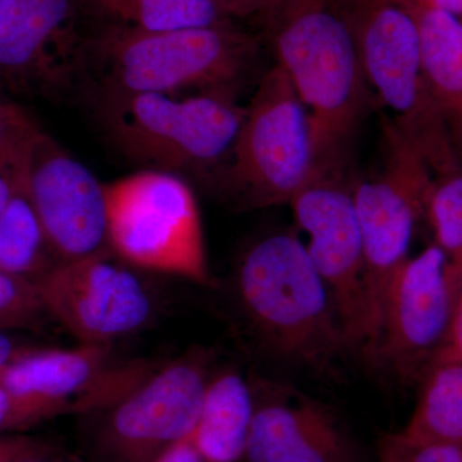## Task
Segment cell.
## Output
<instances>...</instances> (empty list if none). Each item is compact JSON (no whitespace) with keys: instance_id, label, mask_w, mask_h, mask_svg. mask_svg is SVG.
Wrapping results in <instances>:
<instances>
[{"instance_id":"obj_1","label":"cell","mask_w":462,"mask_h":462,"mask_svg":"<svg viewBox=\"0 0 462 462\" xmlns=\"http://www.w3.org/2000/svg\"><path fill=\"white\" fill-rule=\"evenodd\" d=\"M264 32L311 118L315 175L345 173L370 91L345 0H285Z\"/></svg>"},{"instance_id":"obj_2","label":"cell","mask_w":462,"mask_h":462,"mask_svg":"<svg viewBox=\"0 0 462 462\" xmlns=\"http://www.w3.org/2000/svg\"><path fill=\"white\" fill-rule=\"evenodd\" d=\"M258 51L257 36L236 23L147 32L108 20L85 35L84 60L96 62L107 94L200 89L234 96Z\"/></svg>"},{"instance_id":"obj_3","label":"cell","mask_w":462,"mask_h":462,"mask_svg":"<svg viewBox=\"0 0 462 462\" xmlns=\"http://www.w3.org/2000/svg\"><path fill=\"white\" fill-rule=\"evenodd\" d=\"M236 291L252 327L278 354L319 364L346 346L329 289L293 234L254 243L240 258Z\"/></svg>"},{"instance_id":"obj_4","label":"cell","mask_w":462,"mask_h":462,"mask_svg":"<svg viewBox=\"0 0 462 462\" xmlns=\"http://www.w3.org/2000/svg\"><path fill=\"white\" fill-rule=\"evenodd\" d=\"M367 85L391 111L389 123L433 176L462 165L422 66L412 9L400 0H345Z\"/></svg>"},{"instance_id":"obj_5","label":"cell","mask_w":462,"mask_h":462,"mask_svg":"<svg viewBox=\"0 0 462 462\" xmlns=\"http://www.w3.org/2000/svg\"><path fill=\"white\" fill-rule=\"evenodd\" d=\"M245 115L225 93L107 94L103 108L106 129L125 156L172 173L226 166Z\"/></svg>"},{"instance_id":"obj_6","label":"cell","mask_w":462,"mask_h":462,"mask_svg":"<svg viewBox=\"0 0 462 462\" xmlns=\"http://www.w3.org/2000/svg\"><path fill=\"white\" fill-rule=\"evenodd\" d=\"M106 191L112 254L136 270L208 282L199 202L180 175L144 169Z\"/></svg>"},{"instance_id":"obj_7","label":"cell","mask_w":462,"mask_h":462,"mask_svg":"<svg viewBox=\"0 0 462 462\" xmlns=\"http://www.w3.org/2000/svg\"><path fill=\"white\" fill-rule=\"evenodd\" d=\"M223 176L227 190L245 208L289 205L315 176L311 118L276 63L245 107Z\"/></svg>"},{"instance_id":"obj_8","label":"cell","mask_w":462,"mask_h":462,"mask_svg":"<svg viewBox=\"0 0 462 462\" xmlns=\"http://www.w3.org/2000/svg\"><path fill=\"white\" fill-rule=\"evenodd\" d=\"M384 166L352 185L364 247L365 354L373 357L382 327L385 294L409 260L413 231L425 215L433 173L389 120L384 121Z\"/></svg>"},{"instance_id":"obj_9","label":"cell","mask_w":462,"mask_h":462,"mask_svg":"<svg viewBox=\"0 0 462 462\" xmlns=\"http://www.w3.org/2000/svg\"><path fill=\"white\" fill-rule=\"evenodd\" d=\"M209 376L205 356L154 367L102 413L91 436L94 462H156L199 422Z\"/></svg>"},{"instance_id":"obj_10","label":"cell","mask_w":462,"mask_h":462,"mask_svg":"<svg viewBox=\"0 0 462 462\" xmlns=\"http://www.w3.org/2000/svg\"><path fill=\"white\" fill-rule=\"evenodd\" d=\"M35 284L50 318L80 345L111 346L144 329L156 312L147 282L109 248L60 263Z\"/></svg>"},{"instance_id":"obj_11","label":"cell","mask_w":462,"mask_h":462,"mask_svg":"<svg viewBox=\"0 0 462 462\" xmlns=\"http://www.w3.org/2000/svg\"><path fill=\"white\" fill-rule=\"evenodd\" d=\"M462 282L436 243L394 273L373 360L402 380L421 379L445 342Z\"/></svg>"},{"instance_id":"obj_12","label":"cell","mask_w":462,"mask_h":462,"mask_svg":"<svg viewBox=\"0 0 462 462\" xmlns=\"http://www.w3.org/2000/svg\"><path fill=\"white\" fill-rule=\"evenodd\" d=\"M310 236V258L329 289L346 346L364 345V247L352 185L342 173H321L289 202Z\"/></svg>"},{"instance_id":"obj_13","label":"cell","mask_w":462,"mask_h":462,"mask_svg":"<svg viewBox=\"0 0 462 462\" xmlns=\"http://www.w3.org/2000/svg\"><path fill=\"white\" fill-rule=\"evenodd\" d=\"M23 179L60 263L108 248L106 184L41 130L27 147Z\"/></svg>"},{"instance_id":"obj_14","label":"cell","mask_w":462,"mask_h":462,"mask_svg":"<svg viewBox=\"0 0 462 462\" xmlns=\"http://www.w3.org/2000/svg\"><path fill=\"white\" fill-rule=\"evenodd\" d=\"M84 0H3L0 80L18 93H42L69 83L84 62Z\"/></svg>"},{"instance_id":"obj_15","label":"cell","mask_w":462,"mask_h":462,"mask_svg":"<svg viewBox=\"0 0 462 462\" xmlns=\"http://www.w3.org/2000/svg\"><path fill=\"white\" fill-rule=\"evenodd\" d=\"M111 346L80 345L71 349L27 348L0 374V384L63 401L74 413H97L120 401L151 367L116 365Z\"/></svg>"},{"instance_id":"obj_16","label":"cell","mask_w":462,"mask_h":462,"mask_svg":"<svg viewBox=\"0 0 462 462\" xmlns=\"http://www.w3.org/2000/svg\"><path fill=\"white\" fill-rule=\"evenodd\" d=\"M248 462H345L346 443L329 411L311 401L256 407Z\"/></svg>"},{"instance_id":"obj_17","label":"cell","mask_w":462,"mask_h":462,"mask_svg":"<svg viewBox=\"0 0 462 462\" xmlns=\"http://www.w3.org/2000/svg\"><path fill=\"white\" fill-rule=\"evenodd\" d=\"M418 23L422 66L462 160V20L430 0H409Z\"/></svg>"},{"instance_id":"obj_18","label":"cell","mask_w":462,"mask_h":462,"mask_svg":"<svg viewBox=\"0 0 462 462\" xmlns=\"http://www.w3.org/2000/svg\"><path fill=\"white\" fill-rule=\"evenodd\" d=\"M256 406L247 382L233 372L209 378L191 442L205 462H238L245 448Z\"/></svg>"},{"instance_id":"obj_19","label":"cell","mask_w":462,"mask_h":462,"mask_svg":"<svg viewBox=\"0 0 462 462\" xmlns=\"http://www.w3.org/2000/svg\"><path fill=\"white\" fill-rule=\"evenodd\" d=\"M411 418L398 431L415 443L462 446V360L431 364Z\"/></svg>"},{"instance_id":"obj_20","label":"cell","mask_w":462,"mask_h":462,"mask_svg":"<svg viewBox=\"0 0 462 462\" xmlns=\"http://www.w3.org/2000/svg\"><path fill=\"white\" fill-rule=\"evenodd\" d=\"M60 263L23 178L0 217V272L35 282Z\"/></svg>"},{"instance_id":"obj_21","label":"cell","mask_w":462,"mask_h":462,"mask_svg":"<svg viewBox=\"0 0 462 462\" xmlns=\"http://www.w3.org/2000/svg\"><path fill=\"white\" fill-rule=\"evenodd\" d=\"M97 14L147 32H179L233 23L214 0H87Z\"/></svg>"},{"instance_id":"obj_22","label":"cell","mask_w":462,"mask_h":462,"mask_svg":"<svg viewBox=\"0 0 462 462\" xmlns=\"http://www.w3.org/2000/svg\"><path fill=\"white\" fill-rule=\"evenodd\" d=\"M425 215L434 243L445 252L452 272L462 282V165L434 176Z\"/></svg>"},{"instance_id":"obj_23","label":"cell","mask_w":462,"mask_h":462,"mask_svg":"<svg viewBox=\"0 0 462 462\" xmlns=\"http://www.w3.org/2000/svg\"><path fill=\"white\" fill-rule=\"evenodd\" d=\"M66 413H74L71 404L0 384V436L23 433Z\"/></svg>"},{"instance_id":"obj_24","label":"cell","mask_w":462,"mask_h":462,"mask_svg":"<svg viewBox=\"0 0 462 462\" xmlns=\"http://www.w3.org/2000/svg\"><path fill=\"white\" fill-rule=\"evenodd\" d=\"M45 316L35 282L0 272V331L30 329Z\"/></svg>"},{"instance_id":"obj_25","label":"cell","mask_w":462,"mask_h":462,"mask_svg":"<svg viewBox=\"0 0 462 462\" xmlns=\"http://www.w3.org/2000/svg\"><path fill=\"white\" fill-rule=\"evenodd\" d=\"M39 130L23 109L0 98V158L27 147Z\"/></svg>"},{"instance_id":"obj_26","label":"cell","mask_w":462,"mask_h":462,"mask_svg":"<svg viewBox=\"0 0 462 462\" xmlns=\"http://www.w3.org/2000/svg\"><path fill=\"white\" fill-rule=\"evenodd\" d=\"M227 20L263 30L272 23L285 0H214Z\"/></svg>"},{"instance_id":"obj_27","label":"cell","mask_w":462,"mask_h":462,"mask_svg":"<svg viewBox=\"0 0 462 462\" xmlns=\"http://www.w3.org/2000/svg\"><path fill=\"white\" fill-rule=\"evenodd\" d=\"M27 147L0 158V217L23 181Z\"/></svg>"},{"instance_id":"obj_28","label":"cell","mask_w":462,"mask_h":462,"mask_svg":"<svg viewBox=\"0 0 462 462\" xmlns=\"http://www.w3.org/2000/svg\"><path fill=\"white\" fill-rule=\"evenodd\" d=\"M447 360H462V287L456 300L454 316L445 342L434 356L430 365Z\"/></svg>"},{"instance_id":"obj_29","label":"cell","mask_w":462,"mask_h":462,"mask_svg":"<svg viewBox=\"0 0 462 462\" xmlns=\"http://www.w3.org/2000/svg\"><path fill=\"white\" fill-rule=\"evenodd\" d=\"M42 442L38 438L23 433L0 436V462H16Z\"/></svg>"},{"instance_id":"obj_30","label":"cell","mask_w":462,"mask_h":462,"mask_svg":"<svg viewBox=\"0 0 462 462\" xmlns=\"http://www.w3.org/2000/svg\"><path fill=\"white\" fill-rule=\"evenodd\" d=\"M156 462H205L191 442L190 437L170 447Z\"/></svg>"},{"instance_id":"obj_31","label":"cell","mask_w":462,"mask_h":462,"mask_svg":"<svg viewBox=\"0 0 462 462\" xmlns=\"http://www.w3.org/2000/svg\"><path fill=\"white\" fill-rule=\"evenodd\" d=\"M26 349V346H18L8 331H0V374Z\"/></svg>"},{"instance_id":"obj_32","label":"cell","mask_w":462,"mask_h":462,"mask_svg":"<svg viewBox=\"0 0 462 462\" xmlns=\"http://www.w3.org/2000/svg\"><path fill=\"white\" fill-rule=\"evenodd\" d=\"M16 462H69L62 456L57 454L48 443L42 442L32 451L27 452L23 457L18 458Z\"/></svg>"},{"instance_id":"obj_33","label":"cell","mask_w":462,"mask_h":462,"mask_svg":"<svg viewBox=\"0 0 462 462\" xmlns=\"http://www.w3.org/2000/svg\"><path fill=\"white\" fill-rule=\"evenodd\" d=\"M436 7L462 20V0H430Z\"/></svg>"},{"instance_id":"obj_34","label":"cell","mask_w":462,"mask_h":462,"mask_svg":"<svg viewBox=\"0 0 462 462\" xmlns=\"http://www.w3.org/2000/svg\"><path fill=\"white\" fill-rule=\"evenodd\" d=\"M400 2H409V0H400Z\"/></svg>"},{"instance_id":"obj_35","label":"cell","mask_w":462,"mask_h":462,"mask_svg":"<svg viewBox=\"0 0 462 462\" xmlns=\"http://www.w3.org/2000/svg\"><path fill=\"white\" fill-rule=\"evenodd\" d=\"M2 3H3V0H0V5H2Z\"/></svg>"}]
</instances>
